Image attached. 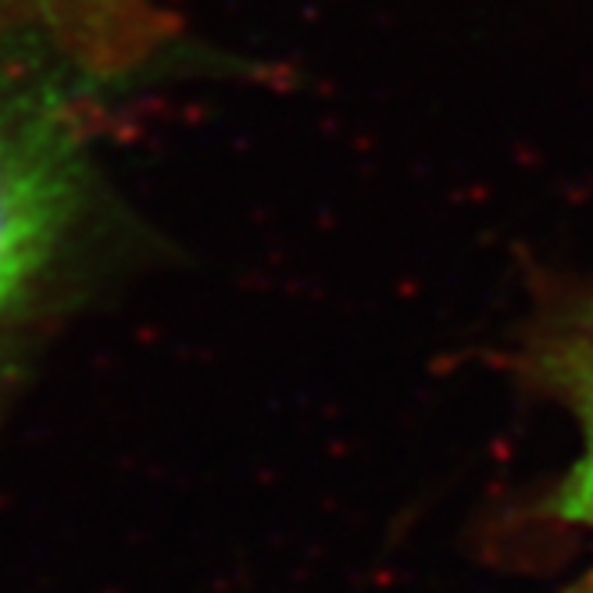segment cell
Returning <instances> with one entry per match:
<instances>
[{
	"label": "cell",
	"mask_w": 593,
	"mask_h": 593,
	"mask_svg": "<svg viewBox=\"0 0 593 593\" xmlns=\"http://www.w3.org/2000/svg\"><path fill=\"white\" fill-rule=\"evenodd\" d=\"M65 75L79 72L36 36L0 25V375L79 205Z\"/></svg>",
	"instance_id": "cell-1"
},
{
	"label": "cell",
	"mask_w": 593,
	"mask_h": 593,
	"mask_svg": "<svg viewBox=\"0 0 593 593\" xmlns=\"http://www.w3.org/2000/svg\"><path fill=\"white\" fill-rule=\"evenodd\" d=\"M0 25L36 36L79 75L129 72L169 36L150 0H0Z\"/></svg>",
	"instance_id": "cell-2"
},
{
	"label": "cell",
	"mask_w": 593,
	"mask_h": 593,
	"mask_svg": "<svg viewBox=\"0 0 593 593\" xmlns=\"http://www.w3.org/2000/svg\"><path fill=\"white\" fill-rule=\"evenodd\" d=\"M544 369L579 433L576 461L565 475L558 511L561 519L576 522L593 540V289H586L576 311L565 314L561 325L547 339Z\"/></svg>",
	"instance_id": "cell-3"
}]
</instances>
